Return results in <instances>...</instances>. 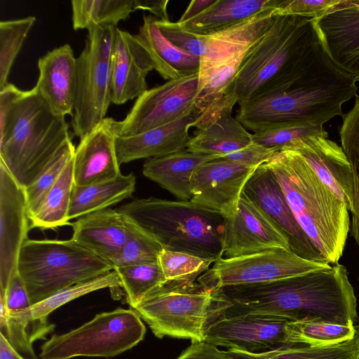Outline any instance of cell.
I'll return each mask as SVG.
<instances>
[{"mask_svg":"<svg viewBox=\"0 0 359 359\" xmlns=\"http://www.w3.org/2000/svg\"><path fill=\"white\" fill-rule=\"evenodd\" d=\"M74 186L72 158L47 193L38 212L29 219L31 228L52 229L69 224V210Z\"/></svg>","mask_w":359,"mask_h":359,"instance_id":"obj_31","label":"cell"},{"mask_svg":"<svg viewBox=\"0 0 359 359\" xmlns=\"http://www.w3.org/2000/svg\"><path fill=\"white\" fill-rule=\"evenodd\" d=\"M265 163L275 173L304 233L327 263L337 264L351 229L347 205L295 151L283 148Z\"/></svg>","mask_w":359,"mask_h":359,"instance_id":"obj_4","label":"cell"},{"mask_svg":"<svg viewBox=\"0 0 359 359\" xmlns=\"http://www.w3.org/2000/svg\"><path fill=\"white\" fill-rule=\"evenodd\" d=\"M164 249L217 260L222 257L224 218L190 201L136 198L116 208Z\"/></svg>","mask_w":359,"mask_h":359,"instance_id":"obj_6","label":"cell"},{"mask_svg":"<svg viewBox=\"0 0 359 359\" xmlns=\"http://www.w3.org/2000/svg\"><path fill=\"white\" fill-rule=\"evenodd\" d=\"M217 0H193L177 21L180 23L191 20L208 8Z\"/></svg>","mask_w":359,"mask_h":359,"instance_id":"obj_49","label":"cell"},{"mask_svg":"<svg viewBox=\"0 0 359 359\" xmlns=\"http://www.w3.org/2000/svg\"><path fill=\"white\" fill-rule=\"evenodd\" d=\"M202 112L195 108L181 118L169 124L132 136L116 135L115 140L119 164L165 156L186 149L194 127Z\"/></svg>","mask_w":359,"mask_h":359,"instance_id":"obj_25","label":"cell"},{"mask_svg":"<svg viewBox=\"0 0 359 359\" xmlns=\"http://www.w3.org/2000/svg\"><path fill=\"white\" fill-rule=\"evenodd\" d=\"M258 166L223 158L200 165L191 177L190 201L219 213L224 219L233 216L247 181Z\"/></svg>","mask_w":359,"mask_h":359,"instance_id":"obj_15","label":"cell"},{"mask_svg":"<svg viewBox=\"0 0 359 359\" xmlns=\"http://www.w3.org/2000/svg\"><path fill=\"white\" fill-rule=\"evenodd\" d=\"M284 148L295 151L351 212L353 179L351 165L341 147L328 139L327 135H313L297 140Z\"/></svg>","mask_w":359,"mask_h":359,"instance_id":"obj_21","label":"cell"},{"mask_svg":"<svg viewBox=\"0 0 359 359\" xmlns=\"http://www.w3.org/2000/svg\"><path fill=\"white\" fill-rule=\"evenodd\" d=\"M229 305L220 289L168 283L146 297L134 310L156 337L195 342L205 340L209 325Z\"/></svg>","mask_w":359,"mask_h":359,"instance_id":"obj_8","label":"cell"},{"mask_svg":"<svg viewBox=\"0 0 359 359\" xmlns=\"http://www.w3.org/2000/svg\"><path fill=\"white\" fill-rule=\"evenodd\" d=\"M272 249L290 250L286 237L243 192L235 214L224 219L222 257Z\"/></svg>","mask_w":359,"mask_h":359,"instance_id":"obj_16","label":"cell"},{"mask_svg":"<svg viewBox=\"0 0 359 359\" xmlns=\"http://www.w3.org/2000/svg\"><path fill=\"white\" fill-rule=\"evenodd\" d=\"M314 21L328 57L359 81V0H339Z\"/></svg>","mask_w":359,"mask_h":359,"instance_id":"obj_18","label":"cell"},{"mask_svg":"<svg viewBox=\"0 0 359 359\" xmlns=\"http://www.w3.org/2000/svg\"><path fill=\"white\" fill-rule=\"evenodd\" d=\"M75 147L68 139L39 177L25 188L27 213L29 219L39 210L45 196L55 184L68 163L73 158Z\"/></svg>","mask_w":359,"mask_h":359,"instance_id":"obj_41","label":"cell"},{"mask_svg":"<svg viewBox=\"0 0 359 359\" xmlns=\"http://www.w3.org/2000/svg\"><path fill=\"white\" fill-rule=\"evenodd\" d=\"M355 335L359 339V323L357 325H355Z\"/></svg>","mask_w":359,"mask_h":359,"instance_id":"obj_51","label":"cell"},{"mask_svg":"<svg viewBox=\"0 0 359 359\" xmlns=\"http://www.w3.org/2000/svg\"><path fill=\"white\" fill-rule=\"evenodd\" d=\"M358 280H359V278H358Z\"/></svg>","mask_w":359,"mask_h":359,"instance_id":"obj_52","label":"cell"},{"mask_svg":"<svg viewBox=\"0 0 359 359\" xmlns=\"http://www.w3.org/2000/svg\"><path fill=\"white\" fill-rule=\"evenodd\" d=\"M126 293V302L135 309L148 295L167 284L158 262L115 268Z\"/></svg>","mask_w":359,"mask_h":359,"instance_id":"obj_37","label":"cell"},{"mask_svg":"<svg viewBox=\"0 0 359 359\" xmlns=\"http://www.w3.org/2000/svg\"><path fill=\"white\" fill-rule=\"evenodd\" d=\"M217 158L221 157L193 153L186 149L147 159L142 173L180 201H190L192 196L191 180L194 170L200 165Z\"/></svg>","mask_w":359,"mask_h":359,"instance_id":"obj_28","label":"cell"},{"mask_svg":"<svg viewBox=\"0 0 359 359\" xmlns=\"http://www.w3.org/2000/svg\"><path fill=\"white\" fill-rule=\"evenodd\" d=\"M36 21L34 16L0 22V89L8 83L12 65Z\"/></svg>","mask_w":359,"mask_h":359,"instance_id":"obj_40","label":"cell"},{"mask_svg":"<svg viewBox=\"0 0 359 359\" xmlns=\"http://www.w3.org/2000/svg\"><path fill=\"white\" fill-rule=\"evenodd\" d=\"M327 262L302 258L291 250L272 249L231 258L220 257L198 278L203 289L257 285L330 269Z\"/></svg>","mask_w":359,"mask_h":359,"instance_id":"obj_11","label":"cell"},{"mask_svg":"<svg viewBox=\"0 0 359 359\" xmlns=\"http://www.w3.org/2000/svg\"><path fill=\"white\" fill-rule=\"evenodd\" d=\"M116 122L106 117L80 139L73 156L75 186L105 182L121 175L115 144Z\"/></svg>","mask_w":359,"mask_h":359,"instance_id":"obj_19","label":"cell"},{"mask_svg":"<svg viewBox=\"0 0 359 359\" xmlns=\"http://www.w3.org/2000/svg\"><path fill=\"white\" fill-rule=\"evenodd\" d=\"M25 189L0 161V292L18 271L19 255L31 228Z\"/></svg>","mask_w":359,"mask_h":359,"instance_id":"obj_17","label":"cell"},{"mask_svg":"<svg viewBox=\"0 0 359 359\" xmlns=\"http://www.w3.org/2000/svg\"><path fill=\"white\" fill-rule=\"evenodd\" d=\"M198 83V74L147 89L136 99L125 118L116 122L117 135H135L184 116L195 108Z\"/></svg>","mask_w":359,"mask_h":359,"instance_id":"obj_12","label":"cell"},{"mask_svg":"<svg viewBox=\"0 0 359 359\" xmlns=\"http://www.w3.org/2000/svg\"><path fill=\"white\" fill-rule=\"evenodd\" d=\"M230 306L224 314H266L289 321L344 325L358 321L357 302L346 267L325 269L272 282L220 289Z\"/></svg>","mask_w":359,"mask_h":359,"instance_id":"obj_1","label":"cell"},{"mask_svg":"<svg viewBox=\"0 0 359 359\" xmlns=\"http://www.w3.org/2000/svg\"><path fill=\"white\" fill-rule=\"evenodd\" d=\"M71 138L64 116L55 114L34 87L0 89V161L23 188L31 185Z\"/></svg>","mask_w":359,"mask_h":359,"instance_id":"obj_3","label":"cell"},{"mask_svg":"<svg viewBox=\"0 0 359 359\" xmlns=\"http://www.w3.org/2000/svg\"><path fill=\"white\" fill-rule=\"evenodd\" d=\"M335 65L328 57L314 19L277 15L245 57L226 95L237 103L289 88Z\"/></svg>","mask_w":359,"mask_h":359,"instance_id":"obj_2","label":"cell"},{"mask_svg":"<svg viewBox=\"0 0 359 359\" xmlns=\"http://www.w3.org/2000/svg\"><path fill=\"white\" fill-rule=\"evenodd\" d=\"M158 262L168 283L194 286L196 278L206 272L215 260L163 249Z\"/></svg>","mask_w":359,"mask_h":359,"instance_id":"obj_39","label":"cell"},{"mask_svg":"<svg viewBox=\"0 0 359 359\" xmlns=\"http://www.w3.org/2000/svg\"><path fill=\"white\" fill-rule=\"evenodd\" d=\"M243 192L286 237L292 252L308 260L326 262L297 222L275 173L265 163L255 169Z\"/></svg>","mask_w":359,"mask_h":359,"instance_id":"obj_14","label":"cell"},{"mask_svg":"<svg viewBox=\"0 0 359 359\" xmlns=\"http://www.w3.org/2000/svg\"><path fill=\"white\" fill-rule=\"evenodd\" d=\"M280 149L268 148L252 142L245 148L227 154L222 158L248 165L258 166L267 162Z\"/></svg>","mask_w":359,"mask_h":359,"instance_id":"obj_46","label":"cell"},{"mask_svg":"<svg viewBox=\"0 0 359 359\" xmlns=\"http://www.w3.org/2000/svg\"><path fill=\"white\" fill-rule=\"evenodd\" d=\"M152 69L149 55L135 36L116 27L111 57V102L122 104L142 95Z\"/></svg>","mask_w":359,"mask_h":359,"instance_id":"obj_22","label":"cell"},{"mask_svg":"<svg viewBox=\"0 0 359 359\" xmlns=\"http://www.w3.org/2000/svg\"><path fill=\"white\" fill-rule=\"evenodd\" d=\"M228 351L238 359H359V339L355 335L349 341L325 347L287 345L259 353Z\"/></svg>","mask_w":359,"mask_h":359,"instance_id":"obj_32","label":"cell"},{"mask_svg":"<svg viewBox=\"0 0 359 359\" xmlns=\"http://www.w3.org/2000/svg\"><path fill=\"white\" fill-rule=\"evenodd\" d=\"M0 359H27L16 351L8 343L6 339L0 334Z\"/></svg>","mask_w":359,"mask_h":359,"instance_id":"obj_50","label":"cell"},{"mask_svg":"<svg viewBox=\"0 0 359 359\" xmlns=\"http://www.w3.org/2000/svg\"><path fill=\"white\" fill-rule=\"evenodd\" d=\"M72 25L75 30L99 26H117L130 18L133 0H72Z\"/></svg>","mask_w":359,"mask_h":359,"instance_id":"obj_33","label":"cell"},{"mask_svg":"<svg viewBox=\"0 0 359 359\" xmlns=\"http://www.w3.org/2000/svg\"><path fill=\"white\" fill-rule=\"evenodd\" d=\"M323 125L286 123L271 126L252 134L255 143L281 149L294 141L313 135H327Z\"/></svg>","mask_w":359,"mask_h":359,"instance_id":"obj_42","label":"cell"},{"mask_svg":"<svg viewBox=\"0 0 359 359\" xmlns=\"http://www.w3.org/2000/svg\"><path fill=\"white\" fill-rule=\"evenodd\" d=\"M121 287L115 270L93 279L65 288L39 302L22 311L25 318L32 321L48 322V316L64 304L88 293L104 288Z\"/></svg>","mask_w":359,"mask_h":359,"instance_id":"obj_34","label":"cell"},{"mask_svg":"<svg viewBox=\"0 0 359 359\" xmlns=\"http://www.w3.org/2000/svg\"><path fill=\"white\" fill-rule=\"evenodd\" d=\"M176 359H238L228 350L222 351L214 344L195 341L185 349Z\"/></svg>","mask_w":359,"mask_h":359,"instance_id":"obj_47","label":"cell"},{"mask_svg":"<svg viewBox=\"0 0 359 359\" xmlns=\"http://www.w3.org/2000/svg\"><path fill=\"white\" fill-rule=\"evenodd\" d=\"M133 172L121 175L114 180L83 187L74 186L69 219L79 218L93 212L108 208L130 197L135 189Z\"/></svg>","mask_w":359,"mask_h":359,"instance_id":"obj_30","label":"cell"},{"mask_svg":"<svg viewBox=\"0 0 359 359\" xmlns=\"http://www.w3.org/2000/svg\"><path fill=\"white\" fill-rule=\"evenodd\" d=\"M355 336V325L311 320L290 321L287 325V345L325 347L349 341Z\"/></svg>","mask_w":359,"mask_h":359,"instance_id":"obj_35","label":"cell"},{"mask_svg":"<svg viewBox=\"0 0 359 359\" xmlns=\"http://www.w3.org/2000/svg\"><path fill=\"white\" fill-rule=\"evenodd\" d=\"M156 24L163 36L180 50L200 59L205 53V43L201 36L188 32L178 22L157 19Z\"/></svg>","mask_w":359,"mask_h":359,"instance_id":"obj_43","label":"cell"},{"mask_svg":"<svg viewBox=\"0 0 359 359\" xmlns=\"http://www.w3.org/2000/svg\"><path fill=\"white\" fill-rule=\"evenodd\" d=\"M289 322L266 314H223L209 325L204 341L227 350L267 351L287 345Z\"/></svg>","mask_w":359,"mask_h":359,"instance_id":"obj_13","label":"cell"},{"mask_svg":"<svg viewBox=\"0 0 359 359\" xmlns=\"http://www.w3.org/2000/svg\"><path fill=\"white\" fill-rule=\"evenodd\" d=\"M168 2V0H133V10L148 11L158 20H170L167 11Z\"/></svg>","mask_w":359,"mask_h":359,"instance_id":"obj_48","label":"cell"},{"mask_svg":"<svg viewBox=\"0 0 359 359\" xmlns=\"http://www.w3.org/2000/svg\"><path fill=\"white\" fill-rule=\"evenodd\" d=\"M339 1V0H280L274 14L317 19L327 13Z\"/></svg>","mask_w":359,"mask_h":359,"instance_id":"obj_44","label":"cell"},{"mask_svg":"<svg viewBox=\"0 0 359 359\" xmlns=\"http://www.w3.org/2000/svg\"><path fill=\"white\" fill-rule=\"evenodd\" d=\"M156 20L152 15H144L143 23L134 35L149 55L154 69L168 81L198 74L200 57L174 46L163 36Z\"/></svg>","mask_w":359,"mask_h":359,"instance_id":"obj_27","label":"cell"},{"mask_svg":"<svg viewBox=\"0 0 359 359\" xmlns=\"http://www.w3.org/2000/svg\"><path fill=\"white\" fill-rule=\"evenodd\" d=\"M34 86L57 115L73 116L77 83L76 57L69 44L48 51L37 62Z\"/></svg>","mask_w":359,"mask_h":359,"instance_id":"obj_24","label":"cell"},{"mask_svg":"<svg viewBox=\"0 0 359 359\" xmlns=\"http://www.w3.org/2000/svg\"><path fill=\"white\" fill-rule=\"evenodd\" d=\"M123 216L127 231L126 241L121 251L110 261L114 268L157 262L164 249L162 244L133 221Z\"/></svg>","mask_w":359,"mask_h":359,"instance_id":"obj_38","label":"cell"},{"mask_svg":"<svg viewBox=\"0 0 359 359\" xmlns=\"http://www.w3.org/2000/svg\"><path fill=\"white\" fill-rule=\"evenodd\" d=\"M342 119L339 134L341 148L351 165L353 179L351 233L359 244V95L355 96L353 107L344 114Z\"/></svg>","mask_w":359,"mask_h":359,"instance_id":"obj_36","label":"cell"},{"mask_svg":"<svg viewBox=\"0 0 359 359\" xmlns=\"http://www.w3.org/2000/svg\"><path fill=\"white\" fill-rule=\"evenodd\" d=\"M114 270L111 262L69 240L27 239L17 271L34 304L58 291Z\"/></svg>","mask_w":359,"mask_h":359,"instance_id":"obj_7","label":"cell"},{"mask_svg":"<svg viewBox=\"0 0 359 359\" xmlns=\"http://www.w3.org/2000/svg\"><path fill=\"white\" fill-rule=\"evenodd\" d=\"M235 104L225 102L203 112L194 125L196 130L187 149L193 153L217 155L222 158L251 144L253 142L252 134L232 116Z\"/></svg>","mask_w":359,"mask_h":359,"instance_id":"obj_23","label":"cell"},{"mask_svg":"<svg viewBox=\"0 0 359 359\" xmlns=\"http://www.w3.org/2000/svg\"><path fill=\"white\" fill-rule=\"evenodd\" d=\"M275 10L266 9L212 34L198 35L206 46L205 53L200 59L198 86L216 67L248 53L273 23L277 17L274 14Z\"/></svg>","mask_w":359,"mask_h":359,"instance_id":"obj_20","label":"cell"},{"mask_svg":"<svg viewBox=\"0 0 359 359\" xmlns=\"http://www.w3.org/2000/svg\"><path fill=\"white\" fill-rule=\"evenodd\" d=\"M280 0H217L198 15L180 23L188 32L210 35L243 21L259 12L277 8Z\"/></svg>","mask_w":359,"mask_h":359,"instance_id":"obj_29","label":"cell"},{"mask_svg":"<svg viewBox=\"0 0 359 359\" xmlns=\"http://www.w3.org/2000/svg\"><path fill=\"white\" fill-rule=\"evenodd\" d=\"M145 334V325L135 311L118 307L99 313L67 332L51 335L41 344L39 359L113 358L135 346Z\"/></svg>","mask_w":359,"mask_h":359,"instance_id":"obj_9","label":"cell"},{"mask_svg":"<svg viewBox=\"0 0 359 359\" xmlns=\"http://www.w3.org/2000/svg\"><path fill=\"white\" fill-rule=\"evenodd\" d=\"M72 225L71 239L109 262L121 251L126 241L124 217L116 209L108 208L91 212Z\"/></svg>","mask_w":359,"mask_h":359,"instance_id":"obj_26","label":"cell"},{"mask_svg":"<svg viewBox=\"0 0 359 359\" xmlns=\"http://www.w3.org/2000/svg\"><path fill=\"white\" fill-rule=\"evenodd\" d=\"M354 79L337 66L287 89L239 104L236 118L254 133L286 123L323 125L342 116V104L356 96Z\"/></svg>","mask_w":359,"mask_h":359,"instance_id":"obj_5","label":"cell"},{"mask_svg":"<svg viewBox=\"0 0 359 359\" xmlns=\"http://www.w3.org/2000/svg\"><path fill=\"white\" fill-rule=\"evenodd\" d=\"M0 310L6 313L20 311L32 304L25 285L18 273L11 278L4 291L0 292Z\"/></svg>","mask_w":359,"mask_h":359,"instance_id":"obj_45","label":"cell"},{"mask_svg":"<svg viewBox=\"0 0 359 359\" xmlns=\"http://www.w3.org/2000/svg\"><path fill=\"white\" fill-rule=\"evenodd\" d=\"M115 28L99 26L88 29L86 46L76 57V93L72 126L80 139L106 118L111 102V57Z\"/></svg>","mask_w":359,"mask_h":359,"instance_id":"obj_10","label":"cell"}]
</instances>
